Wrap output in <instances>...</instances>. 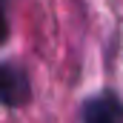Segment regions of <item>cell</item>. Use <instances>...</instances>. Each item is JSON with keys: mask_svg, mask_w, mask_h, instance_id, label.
I'll return each mask as SVG.
<instances>
[{"mask_svg": "<svg viewBox=\"0 0 123 123\" xmlns=\"http://www.w3.org/2000/svg\"><path fill=\"white\" fill-rule=\"evenodd\" d=\"M29 77L20 66L14 63H0V103L9 109H17L23 103H29Z\"/></svg>", "mask_w": 123, "mask_h": 123, "instance_id": "1", "label": "cell"}, {"mask_svg": "<svg viewBox=\"0 0 123 123\" xmlns=\"http://www.w3.org/2000/svg\"><path fill=\"white\" fill-rule=\"evenodd\" d=\"M9 37V20H6V0H0V43Z\"/></svg>", "mask_w": 123, "mask_h": 123, "instance_id": "3", "label": "cell"}, {"mask_svg": "<svg viewBox=\"0 0 123 123\" xmlns=\"http://www.w3.org/2000/svg\"><path fill=\"white\" fill-rule=\"evenodd\" d=\"M83 123H123V103L117 94L106 92L83 103Z\"/></svg>", "mask_w": 123, "mask_h": 123, "instance_id": "2", "label": "cell"}]
</instances>
